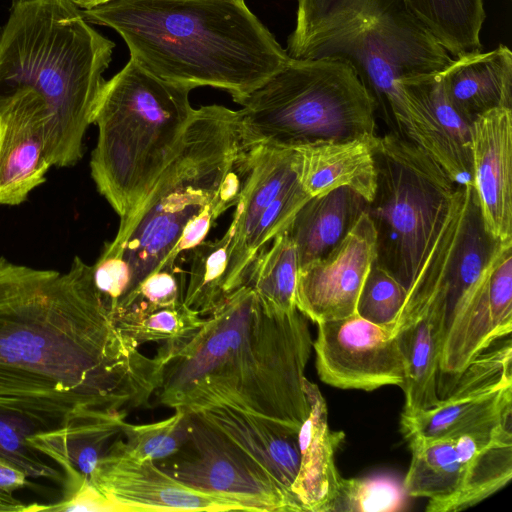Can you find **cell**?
<instances>
[{"instance_id": "obj_7", "label": "cell", "mask_w": 512, "mask_h": 512, "mask_svg": "<svg viewBox=\"0 0 512 512\" xmlns=\"http://www.w3.org/2000/svg\"><path fill=\"white\" fill-rule=\"evenodd\" d=\"M191 86L162 79L130 58L105 81L92 124L90 170L98 192L126 224L176 155L195 112Z\"/></svg>"}, {"instance_id": "obj_2", "label": "cell", "mask_w": 512, "mask_h": 512, "mask_svg": "<svg viewBox=\"0 0 512 512\" xmlns=\"http://www.w3.org/2000/svg\"><path fill=\"white\" fill-rule=\"evenodd\" d=\"M312 344L302 313L277 311L242 286L199 328L158 348L154 405L227 407L298 432L310 410L304 379Z\"/></svg>"}, {"instance_id": "obj_10", "label": "cell", "mask_w": 512, "mask_h": 512, "mask_svg": "<svg viewBox=\"0 0 512 512\" xmlns=\"http://www.w3.org/2000/svg\"><path fill=\"white\" fill-rule=\"evenodd\" d=\"M374 160L377 185L367 212L376 230L375 263L407 290L457 183L421 147L391 132L378 136Z\"/></svg>"}, {"instance_id": "obj_3", "label": "cell", "mask_w": 512, "mask_h": 512, "mask_svg": "<svg viewBox=\"0 0 512 512\" xmlns=\"http://www.w3.org/2000/svg\"><path fill=\"white\" fill-rule=\"evenodd\" d=\"M82 14L114 29L156 76L238 104L291 61L244 0H113Z\"/></svg>"}, {"instance_id": "obj_28", "label": "cell", "mask_w": 512, "mask_h": 512, "mask_svg": "<svg viewBox=\"0 0 512 512\" xmlns=\"http://www.w3.org/2000/svg\"><path fill=\"white\" fill-rule=\"evenodd\" d=\"M439 44L456 58L482 52L483 0H407Z\"/></svg>"}, {"instance_id": "obj_14", "label": "cell", "mask_w": 512, "mask_h": 512, "mask_svg": "<svg viewBox=\"0 0 512 512\" xmlns=\"http://www.w3.org/2000/svg\"><path fill=\"white\" fill-rule=\"evenodd\" d=\"M376 258V230L366 210L326 255L299 267L296 309L316 324L355 314L359 294Z\"/></svg>"}, {"instance_id": "obj_8", "label": "cell", "mask_w": 512, "mask_h": 512, "mask_svg": "<svg viewBox=\"0 0 512 512\" xmlns=\"http://www.w3.org/2000/svg\"><path fill=\"white\" fill-rule=\"evenodd\" d=\"M239 104L245 147L377 136L374 100L353 69L336 60L291 59Z\"/></svg>"}, {"instance_id": "obj_36", "label": "cell", "mask_w": 512, "mask_h": 512, "mask_svg": "<svg viewBox=\"0 0 512 512\" xmlns=\"http://www.w3.org/2000/svg\"><path fill=\"white\" fill-rule=\"evenodd\" d=\"M177 260L146 276L113 312L126 308L152 311L183 302L185 276Z\"/></svg>"}, {"instance_id": "obj_24", "label": "cell", "mask_w": 512, "mask_h": 512, "mask_svg": "<svg viewBox=\"0 0 512 512\" xmlns=\"http://www.w3.org/2000/svg\"><path fill=\"white\" fill-rule=\"evenodd\" d=\"M124 421H81L43 431L30 442L63 473L64 494L69 500L89 480L98 461L121 434Z\"/></svg>"}, {"instance_id": "obj_31", "label": "cell", "mask_w": 512, "mask_h": 512, "mask_svg": "<svg viewBox=\"0 0 512 512\" xmlns=\"http://www.w3.org/2000/svg\"><path fill=\"white\" fill-rule=\"evenodd\" d=\"M51 429L54 428L22 410L0 405V457L21 469L28 478L63 483L62 471L30 442L34 435Z\"/></svg>"}, {"instance_id": "obj_15", "label": "cell", "mask_w": 512, "mask_h": 512, "mask_svg": "<svg viewBox=\"0 0 512 512\" xmlns=\"http://www.w3.org/2000/svg\"><path fill=\"white\" fill-rule=\"evenodd\" d=\"M89 481L122 512L242 511L231 502L187 487L155 462L136 458L126 450L121 434L98 461Z\"/></svg>"}, {"instance_id": "obj_23", "label": "cell", "mask_w": 512, "mask_h": 512, "mask_svg": "<svg viewBox=\"0 0 512 512\" xmlns=\"http://www.w3.org/2000/svg\"><path fill=\"white\" fill-rule=\"evenodd\" d=\"M199 413L293 494L292 486L300 467L297 431L227 407H213Z\"/></svg>"}, {"instance_id": "obj_41", "label": "cell", "mask_w": 512, "mask_h": 512, "mask_svg": "<svg viewBox=\"0 0 512 512\" xmlns=\"http://www.w3.org/2000/svg\"><path fill=\"white\" fill-rule=\"evenodd\" d=\"M75 3L83 9H89L95 6H99L108 3L113 0H74Z\"/></svg>"}, {"instance_id": "obj_18", "label": "cell", "mask_w": 512, "mask_h": 512, "mask_svg": "<svg viewBox=\"0 0 512 512\" xmlns=\"http://www.w3.org/2000/svg\"><path fill=\"white\" fill-rule=\"evenodd\" d=\"M512 406L461 430L454 437L461 486L445 512L468 509L512 478Z\"/></svg>"}, {"instance_id": "obj_16", "label": "cell", "mask_w": 512, "mask_h": 512, "mask_svg": "<svg viewBox=\"0 0 512 512\" xmlns=\"http://www.w3.org/2000/svg\"><path fill=\"white\" fill-rule=\"evenodd\" d=\"M473 186L487 232L512 240V109L497 108L472 121Z\"/></svg>"}, {"instance_id": "obj_39", "label": "cell", "mask_w": 512, "mask_h": 512, "mask_svg": "<svg viewBox=\"0 0 512 512\" xmlns=\"http://www.w3.org/2000/svg\"><path fill=\"white\" fill-rule=\"evenodd\" d=\"M28 484V476L21 469L0 457V493L14 495Z\"/></svg>"}, {"instance_id": "obj_12", "label": "cell", "mask_w": 512, "mask_h": 512, "mask_svg": "<svg viewBox=\"0 0 512 512\" xmlns=\"http://www.w3.org/2000/svg\"><path fill=\"white\" fill-rule=\"evenodd\" d=\"M317 326L312 347L317 373L324 383L364 391L402 386L405 360L389 327L376 325L356 313Z\"/></svg>"}, {"instance_id": "obj_37", "label": "cell", "mask_w": 512, "mask_h": 512, "mask_svg": "<svg viewBox=\"0 0 512 512\" xmlns=\"http://www.w3.org/2000/svg\"><path fill=\"white\" fill-rule=\"evenodd\" d=\"M95 289L109 306L111 313L130 294L132 276L129 265L119 247L105 244L102 253L91 265Z\"/></svg>"}, {"instance_id": "obj_21", "label": "cell", "mask_w": 512, "mask_h": 512, "mask_svg": "<svg viewBox=\"0 0 512 512\" xmlns=\"http://www.w3.org/2000/svg\"><path fill=\"white\" fill-rule=\"evenodd\" d=\"M377 140L378 135L293 147L300 185L310 197L349 187L371 202L377 185L374 160Z\"/></svg>"}, {"instance_id": "obj_22", "label": "cell", "mask_w": 512, "mask_h": 512, "mask_svg": "<svg viewBox=\"0 0 512 512\" xmlns=\"http://www.w3.org/2000/svg\"><path fill=\"white\" fill-rule=\"evenodd\" d=\"M439 78L450 103L471 123L493 109H512V52L506 45L453 59Z\"/></svg>"}, {"instance_id": "obj_34", "label": "cell", "mask_w": 512, "mask_h": 512, "mask_svg": "<svg viewBox=\"0 0 512 512\" xmlns=\"http://www.w3.org/2000/svg\"><path fill=\"white\" fill-rule=\"evenodd\" d=\"M405 491L385 476L341 478L332 512H392L405 508Z\"/></svg>"}, {"instance_id": "obj_6", "label": "cell", "mask_w": 512, "mask_h": 512, "mask_svg": "<svg viewBox=\"0 0 512 512\" xmlns=\"http://www.w3.org/2000/svg\"><path fill=\"white\" fill-rule=\"evenodd\" d=\"M247 170L238 110L215 104L195 109L176 155L110 241L129 265L130 294L162 266L191 219L215 202L237 204Z\"/></svg>"}, {"instance_id": "obj_32", "label": "cell", "mask_w": 512, "mask_h": 512, "mask_svg": "<svg viewBox=\"0 0 512 512\" xmlns=\"http://www.w3.org/2000/svg\"><path fill=\"white\" fill-rule=\"evenodd\" d=\"M118 329L138 346L146 342L171 341L199 328L204 317L184 304L163 307L152 311L134 308L112 313Z\"/></svg>"}, {"instance_id": "obj_9", "label": "cell", "mask_w": 512, "mask_h": 512, "mask_svg": "<svg viewBox=\"0 0 512 512\" xmlns=\"http://www.w3.org/2000/svg\"><path fill=\"white\" fill-rule=\"evenodd\" d=\"M485 229L473 184L450 194L424 261L407 293L444 308L439 371L452 375L463 348L491 323L489 279L503 245Z\"/></svg>"}, {"instance_id": "obj_33", "label": "cell", "mask_w": 512, "mask_h": 512, "mask_svg": "<svg viewBox=\"0 0 512 512\" xmlns=\"http://www.w3.org/2000/svg\"><path fill=\"white\" fill-rule=\"evenodd\" d=\"M188 412L175 409L169 418L149 424L121 426L126 450L143 461L157 462L175 453L187 435Z\"/></svg>"}, {"instance_id": "obj_27", "label": "cell", "mask_w": 512, "mask_h": 512, "mask_svg": "<svg viewBox=\"0 0 512 512\" xmlns=\"http://www.w3.org/2000/svg\"><path fill=\"white\" fill-rule=\"evenodd\" d=\"M411 462L402 487L406 495L427 498V512H445L458 493L462 471L454 437L411 439Z\"/></svg>"}, {"instance_id": "obj_30", "label": "cell", "mask_w": 512, "mask_h": 512, "mask_svg": "<svg viewBox=\"0 0 512 512\" xmlns=\"http://www.w3.org/2000/svg\"><path fill=\"white\" fill-rule=\"evenodd\" d=\"M232 235L229 226L221 238L203 241L189 251L190 268L183 302L201 317L211 314L228 298L224 284Z\"/></svg>"}, {"instance_id": "obj_13", "label": "cell", "mask_w": 512, "mask_h": 512, "mask_svg": "<svg viewBox=\"0 0 512 512\" xmlns=\"http://www.w3.org/2000/svg\"><path fill=\"white\" fill-rule=\"evenodd\" d=\"M511 342L483 351L457 376L454 390L428 409L401 415L405 439L454 436L512 406Z\"/></svg>"}, {"instance_id": "obj_40", "label": "cell", "mask_w": 512, "mask_h": 512, "mask_svg": "<svg viewBox=\"0 0 512 512\" xmlns=\"http://www.w3.org/2000/svg\"><path fill=\"white\" fill-rule=\"evenodd\" d=\"M28 506L14 495L0 493V512L26 511Z\"/></svg>"}, {"instance_id": "obj_19", "label": "cell", "mask_w": 512, "mask_h": 512, "mask_svg": "<svg viewBox=\"0 0 512 512\" xmlns=\"http://www.w3.org/2000/svg\"><path fill=\"white\" fill-rule=\"evenodd\" d=\"M296 179L293 147H248V171L230 224L233 235L224 284L227 296L241 287V257L260 216Z\"/></svg>"}, {"instance_id": "obj_35", "label": "cell", "mask_w": 512, "mask_h": 512, "mask_svg": "<svg viewBox=\"0 0 512 512\" xmlns=\"http://www.w3.org/2000/svg\"><path fill=\"white\" fill-rule=\"evenodd\" d=\"M406 296V288L386 269L374 263L359 294L356 314L376 325L391 327Z\"/></svg>"}, {"instance_id": "obj_1", "label": "cell", "mask_w": 512, "mask_h": 512, "mask_svg": "<svg viewBox=\"0 0 512 512\" xmlns=\"http://www.w3.org/2000/svg\"><path fill=\"white\" fill-rule=\"evenodd\" d=\"M160 382L156 356L116 326L76 256L65 272L0 257V405L57 428L125 421Z\"/></svg>"}, {"instance_id": "obj_26", "label": "cell", "mask_w": 512, "mask_h": 512, "mask_svg": "<svg viewBox=\"0 0 512 512\" xmlns=\"http://www.w3.org/2000/svg\"><path fill=\"white\" fill-rule=\"evenodd\" d=\"M397 84L432 124L444 156L445 172L459 185L473 184L472 123L448 100L439 73L406 78Z\"/></svg>"}, {"instance_id": "obj_4", "label": "cell", "mask_w": 512, "mask_h": 512, "mask_svg": "<svg viewBox=\"0 0 512 512\" xmlns=\"http://www.w3.org/2000/svg\"><path fill=\"white\" fill-rule=\"evenodd\" d=\"M291 59H328L350 66L391 133L435 151V133L397 82L438 74L453 58L407 0H297L287 40Z\"/></svg>"}, {"instance_id": "obj_38", "label": "cell", "mask_w": 512, "mask_h": 512, "mask_svg": "<svg viewBox=\"0 0 512 512\" xmlns=\"http://www.w3.org/2000/svg\"><path fill=\"white\" fill-rule=\"evenodd\" d=\"M27 511H117L122 509L110 501L90 481L66 501H58L51 505L30 504Z\"/></svg>"}, {"instance_id": "obj_25", "label": "cell", "mask_w": 512, "mask_h": 512, "mask_svg": "<svg viewBox=\"0 0 512 512\" xmlns=\"http://www.w3.org/2000/svg\"><path fill=\"white\" fill-rule=\"evenodd\" d=\"M367 207L368 202L349 187L308 199L286 229L295 244L299 267L333 249Z\"/></svg>"}, {"instance_id": "obj_17", "label": "cell", "mask_w": 512, "mask_h": 512, "mask_svg": "<svg viewBox=\"0 0 512 512\" xmlns=\"http://www.w3.org/2000/svg\"><path fill=\"white\" fill-rule=\"evenodd\" d=\"M48 116L31 101L0 98V205L17 206L46 181L52 167Z\"/></svg>"}, {"instance_id": "obj_5", "label": "cell", "mask_w": 512, "mask_h": 512, "mask_svg": "<svg viewBox=\"0 0 512 512\" xmlns=\"http://www.w3.org/2000/svg\"><path fill=\"white\" fill-rule=\"evenodd\" d=\"M114 47L74 0H12L0 27V98L45 109L52 167H71L83 157Z\"/></svg>"}, {"instance_id": "obj_11", "label": "cell", "mask_w": 512, "mask_h": 512, "mask_svg": "<svg viewBox=\"0 0 512 512\" xmlns=\"http://www.w3.org/2000/svg\"><path fill=\"white\" fill-rule=\"evenodd\" d=\"M155 464L187 487L242 511L303 512L290 491L199 412H188L179 449Z\"/></svg>"}, {"instance_id": "obj_29", "label": "cell", "mask_w": 512, "mask_h": 512, "mask_svg": "<svg viewBox=\"0 0 512 512\" xmlns=\"http://www.w3.org/2000/svg\"><path fill=\"white\" fill-rule=\"evenodd\" d=\"M299 269L295 244L287 230L275 236L252 260L244 286L252 288L269 307L293 312Z\"/></svg>"}, {"instance_id": "obj_20", "label": "cell", "mask_w": 512, "mask_h": 512, "mask_svg": "<svg viewBox=\"0 0 512 512\" xmlns=\"http://www.w3.org/2000/svg\"><path fill=\"white\" fill-rule=\"evenodd\" d=\"M304 390L310 410L297 433L300 467L292 492L303 512H332L342 478L335 453L345 434L330 429L326 401L317 385L305 378Z\"/></svg>"}]
</instances>
